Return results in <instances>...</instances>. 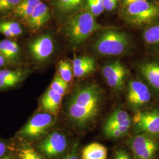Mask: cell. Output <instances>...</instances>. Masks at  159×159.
I'll return each instance as SVG.
<instances>
[{
    "mask_svg": "<svg viewBox=\"0 0 159 159\" xmlns=\"http://www.w3.org/2000/svg\"><path fill=\"white\" fill-rule=\"evenodd\" d=\"M106 136L111 139H118L123 136L125 134L117 129H110L104 130Z\"/></svg>",
    "mask_w": 159,
    "mask_h": 159,
    "instance_id": "obj_29",
    "label": "cell"
},
{
    "mask_svg": "<svg viewBox=\"0 0 159 159\" xmlns=\"http://www.w3.org/2000/svg\"><path fill=\"white\" fill-rule=\"evenodd\" d=\"M62 99V96L49 87L41 98V108L44 112L56 116L61 108Z\"/></svg>",
    "mask_w": 159,
    "mask_h": 159,
    "instance_id": "obj_16",
    "label": "cell"
},
{
    "mask_svg": "<svg viewBox=\"0 0 159 159\" xmlns=\"http://www.w3.org/2000/svg\"><path fill=\"white\" fill-rule=\"evenodd\" d=\"M102 74L110 87L119 90L125 84L127 70L119 61H115L103 67Z\"/></svg>",
    "mask_w": 159,
    "mask_h": 159,
    "instance_id": "obj_11",
    "label": "cell"
},
{
    "mask_svg": "<svg viewBox=\"0 0 159 159\" xmlns=\"http://www.w3.org/2000/svg\"><path fill=\"white\" fill-rule=\"evenodd\" d=\"M8 152V144L6 142L2 140H0V159L6 156Z\"/></svg>",
    "mask_w": 159,
    "mask_h": 159,
    "instance_id": "obj_33",
    "label": "cell"
},
{
    "mask_svg": "<svg viewBox=\"0 0 159 159\" xmlns=\"http://www.w3.org/2000/svg\"><path fill=\"white\" fill-rule=\"evenodd\" d=\"M144 41L148 44H159V24L146 29L143 35Z\"/></svg>",
    "mask_w": 159,
    "mask_h": 159,
    "instance_id": "obj_25",
    "label": "cell"
},
{
    "mask_svg": "<svg viewBox=\"0 0 159 159\" xmlns=\"http://www.w3.org/2000/svg\"><path fill=\"white\" fill-rule=\"evenodd\" d=\"M50 18L48 6L41 1L35 7L25 23L30 30L35 31L41 29L47 23Z\"/></svg>",
    "mask_w": 159,
    "mask_h": 159,
    "instance_id": "obj_14",
    "label": "cell"
},
{
    "mask_svg": "<svg viewBox=\"0 0 159 159\" xmlns=\"http://www.w3.org/2000/svg\"><path fill=\"white\" fill-rule=\"evenodd\" d=\"M0 52L5 57L11 67L17 66L21 60L22 50L16 41L10 39L0 40Z\"/></svg>",
    "mask_w": 159,
    "mask_h": 159,
    "instance_id": "obj_15",
    "label": "cell"
},
{
    "mask_svg": "<svg viewBox=\"0 0 159 159\" xmlns=\"http://www.w3.org/2000/svg\"><path fill=\"white\" fill-rule=\"evenodd\" d=\"M78 150V144L75 143L73 146L70 151L69 153L64 156L62 159H79L77 154Z\"/></svg>",
    "mask_w": 159,
    "mask_h": 159,
    "instance_id": "obj_32",
    "label": "cell"
},
{
    "mask_svg": "<svg viewBox=\"0 0 159 159\" xmlns=\"http://www.w3.org/2000/svg\"><path fill=\"white\" fill-rule=\"evenodd\" d=\"M152 98L151 93L148 86L142 81H131L129 83L127 99L131 107L140 108L147 104Z\"/></svg>",
    "mask_w": 159,
    "mask_h": 159,
    "instance_id": "obj_10",
    "label": "cell"
},
{
    "mask_svg": "<svg viewBox=\"0 0 159 159\" xmlns=\"http://www.w3.org/2000/svg\"><path fill=\"white\" fill-rule=\"evenodd\" d=\"M85 9L94 17H98L105 10L103 0H85Z\"/></svg>",
    "mask_w": 159,
    "mask_h": 159,
    "instance_id": "obj_24",
    "label": "cell"
},
{
    "mask_svg": "<svg viewBox=\"0 0 159 159\" xmlns=\"http://www.w3.org/2000/svg\"><path fill=\"white\" fill-rule=\"evenodd\" d=\"M108 28L97 23L95 17L84 8L67 18L64 32L72 46L79 47L95 32Z\"/></svg>",
    "mask_w": 159,
    "mask_h": 159,
    "instance_id": "obj_2",
    "label": "cell"
},
{
    "mask_svg": "<svg viewBox=\"0 0 159 159\" xmlns=\"http://www.w3.org/2000/svg\"><path fill=\"white\" fill-rule=\"evenodd\" d=\"M41 0H21L10 15L14 18L25 23Z\"/></svg>",
    "mask_w": 159,
    "mask_h": 159,
    "instance_id": "obj_21",
    "label": "cell"
},
{
    "mask_svg": "<svg viewBox=\"0 0 159 159\" xmlns=\"http://www.w3.org/2000/svg\"><path fill=\"white\" fill-rule=\"evenodd\" d=\"M11 67L5 57L0 52V68H8Z\"/></svg>",
    "mask_w": 159,
    "mask_h": 159,
    "instance_id": "obj_34",
    "label": "cell"
},
{
    "mask_svg": "<svg viewBox=\"0 0 159 159\" xmlns=\"http://www.w3.org/2000/svg\"><path fill=\"white\" fill-rule=\"evenodd\" d=\"M58 75L68 83H70L74 77L73 66L67 61L61 60L58 63Z\"/></svg>",
    "mask_w": 159,
    "mask_h": 159,
    "instance_id": "obj_23",
    "label": "cell"
},
{
    "mask_svg": "<svg viewBox=\"0 0 159 159\" xmlns=\"http://www.w3.org/2000/svg\"><path fill=\"white\" fill-rule=\"evenodd\" d=\"M23 32L22 25L17 20L0 18V34L4 35L7 39H16L21 36Z\"/></svg>",
    "mask_w": 159,
    "mask_h": 159,
    "instance_id": "obj_20",
    "label": "cell"
},
{
    "mask_svg": "<svg viewBox=\"0 0 159 159\" xmlns=\"http://www.w3.org/2000/svg\"><path fill=\"white\" fill-rule=\"evenodd\" d=\"M0 159H14L11 156H8V155H6L5 156H4V157H2V158H1Z\"/></svg>",
    "mask_w": 159,
    "mask_h": 159,
    "instance_id": "obj_36",
    "label": "cell"
},
{
    "mask_svg": "<svg viewBox=\"0 0 159 159\" xmlns=\"http://www.w3.org/2000/svg\"><path fill=\"white\" fill-rule=\"evenodd\" d=\"M105 10L111 11L117 6L119 0H103Z\"/></svg>",
    "mask_w": 159,
    "mask_h": 159,
    "instance_id": "obj_30",
    "label": "cell"
},
{
    "mask_svg": "<svg viewBox=\"0 0 159 159\" xmlns=\"http://www.w3.org/2000/svg\"><path fill=\"white\" fill-rule=\"evenodd\" d=\"M56 122V116L47 112L35 114L19 131V136L28 140L44 136Z\"/></svg>",
    "mask_w": 159,
    "mask_h": 159,
    "instance_id": "obj_5",
    "label": "cell"
},
{
    "mask_svg": "<svg viewBox=\"0 0 159 159\" xmlns=\"http://www.w3.org/2000/svg\"><path fill=\"white\" fill-rule=\"evenodd\" d=\"M85 0H51V4L59 17H68L81 10Z\"/></svg>",
    "mask_w": 159,
    "mask_h": 159,
    "instance_id": "obj_17",
    "label": "cell"
},
{
    "mask_svg": "<svg viewBox=\"0 0 159 159\" xmlns=\"http://www.w3.org/2000/svg\"><path fill=\"white\" fill-rule=\"evenodd\" d=\"M130 46L127 35L114 29H105L94 43V50L102 56H116L125 52Z\"/></svg>",
    "mask_w": 159,
    "mask_h": 159,
    "instance_id": "obj_3",
    "label": "cell"
},
{
    "mask_svg": "<svg viewBox=\"0 0 159 159\" xmlns=\"http://www.w3.org/2000/svg\"><path fill=\"white\" fill-rule=\"evenodd\" d=\"M25 68H2L0 70V91L11 89L22 83L30 73Z\"/></svg>",
    "mask_w": 159,
    "mask_h": 159,
    "instance_id": "obj_12",
    "label": "cell"
},
{
    "mask_svg": "<svg viewBox=\"0 0 159 159\" xmlns=\"http://www.w3.org/2000/svg\"><path fill=\"white\" fill-rule=\"evenodd\" d=\"M21 0H0V16L11 14Z\"/></svg>",
    "mask_w": 159,
    "mask_h": 159,
    "instance_id": "obj_28",
    "label": "cell"
},
{
    "mask_svg": "<svg viewBox=\"0 0 159 159\" xmlns=\"http://www.w3.org/2000/svg\"><path fill=\"white\" fill-rule=\"evenodd\" d=\"M131 125V119L129 113L123 110H116L106 120L103 130L117 129L124 134L127 133Z\"/></svg>",
    "mask_w": 159,
    "mask_h": 159,
    "instance_id": "obj_13",
    "label": "cell"
},
{
    "mask_svg": "<svg viewBox=\"0 0 159 159\" xmlns=\"http://www.w3.org/2000/svg\"><path fill=\"white\" fill-rule=\"evenodd\" d=\"M107 148L98 143H93L84 148L82 151L83 159H107Z\"/></svg>",
    "mask_w": 159,
    "mask_h": 159,
    "instance_id": "obj_22",
    "label": "cell"
},
{
    "mask_svg": "<svg viewBox=\"0 0 159 159\" xmlns=\"http://www.w3.org/2000/svg\"><path fill=\"white\" fill-rule=\"evenodd\" d=\"M17 158L18 159H44L38 152L27 145L23 146L18 149Z\"/></svg>",
    "mask_w": 159,
    "mask_h": 159,
    "instance_id": "obj_26",
    "label": "cell"
},
{
    "mask_svg": "<svg viewBox=\"0 0 159 159\" xmlns=\"http://www.w3.org/2000/svg\"><path fill=\"white\" fill-rule=\"evenodd\" d=\"M102 93L94 84L77 87L69 97L67 114L74 126L84 129L96 119L102 102Z\"/></svg>",
    "mask_w": 159,
    "mask_h": 159,
    "instance_id": "obj_1",
    "label": "cell"
},
{
    "mask_svg": "<svg viewBox=\"0 0 159 159\" xmlns=\"http://www.w3.org/2000/svg\"><path fill=\"white\" fill-rule=\"evenodd\" d=\"M113 159H133L129 154L123 149H118L116 151Z\"/></svg>",
    "mask_w": 159,
    "mask_h": 159,
    "instance_id": "obj_31",
    "label": "cell"
},
{
    "mask_svg": "<svg viewBox=\"0 0 159 159\" xmlns=\"http://www.w3.org/2000/svg\"><path fill=\"white\" fill-rule=\"evenodd\" d=\"M140 73L154 90L159 92V63L148 62L140 67Z\"/></svg>",
    "mask_w": 159,
    "mask_h": 159,
    "instance_id": "obj_19",
    "label": "cell"
},
{
    "mask_svg": "<svg viewBox=\"0 0 159 159\" xmlns=\"http://www.w3.org/2000/svg\"><path fill=\"white\" fill-rule=\"evenodd\" d=\"M72 64L74 76L78 78L91 74L96 68L95 60L90 56H80L75 58Z\"/></svg>",
    "mask_w": 159,
    "mask_h": 159,
    "instance_id": "obj_18",
    "label": "cell"
},
{
    "mask_svg": "<svg viewBox=\"0 0 159 159\" xmlns=\"http://www.w3.org/2000/svg\"><path fill=\"white\" fill-rule=\"evenodd\" d=\"M147 1V0H123L122 2H123V7H125V6L130 4L131 3L135 2H137V1Z\"/></svg>",
    "mask_w": 159,
    "mask_h": 159,
    "instance_id": "obj_35",
    "label": "cell"
},
{
    "mask_svg": "<svg viewBox=\"0 0 159 159\" xmlns=\"http://www.w3.org/2000/svg\"><path fill=\"white\" fill-rule=\"evenodd\" d=\"M136 134L145 133L154 136L159 134V111H139L133 118Z\"/></svg>",
    "mask_w": 159,
    "mask_h": 159,
    "instance_id": "obj_8",
    "label": "cell"
},
{
    "mask_svg": "<svg viewBox=\"0 0 159 159\" xmlns=\"http://www.w3.org/2000/svg\"><path fill=\"white\" fill-rule=\"evenodd\" d=\"M123 14L126 21L133 25H147L159 18V4L148 0L133 2L124 7Z\"/></svg>",
    "mask_w": 159,
    "mask_h": 159,
    "instance_id": "obj_4",
    "label": "cell"
},
{
    "mask_svg": "<svg viewBox=\"0 0 159 159\" xmlns=\"http://www.w3.org/2000/svg\"><path fill=\"white\" fill-rule=\"evenodd\" d=\"M67 146L66 136L60 132L54 131L39 143L37 149L47 158L56 159L60 157L66 152Z\"/></svg>",
    "mask_w": 159,
    "mask_h": 159,
    "instance_id": "obj_7",
    "label": "cell"
},
{
    "mask_svg": "<svg viewBox=\"0 0 159 159\" xmlns=\"http://www.w3.org/2000/svg\"><path fill=\"white\" fill-rule=\"evenodd\" d=\"M50 87L63 97L68 90V83L56 74L52 80Z\"/></svg>",
    "mask_w": 159,
    "mask_h": 159,
    "instance_id": "obj_27",
    "label": "cell"
},
{
    "mask_svg": "<svg viewBox=\"0 0 159 159\" xmlns=\"http://www.w3.org/2000/svg\"><path fill=\"white\" fill-rule=\"evenodd\" d=\"M159 143L153 136L139 133L128 140V146L136 159H156Z\"/></svg>",
    "mask_w": 159,
    "mask_h": 159,
    "instance_id": "obj_6",
    "label": "cell"
},
{
    "mask_svg": "<svg viewBox=\"0 0 159 159\" xmlns=\"http://www.w3.org/2000/svg\"><path fill=\"white\" fill-rule=\"evenodd\" d=\"M29 50L35 61L39 63L48 60L54 51V42L50 34H42L29 43Z\"/></svg>",
    "mask_w": 159,
    "mask_h": 159,
    "instance_id": "obj_9",
    "label": "cell"
}]
</instances>
